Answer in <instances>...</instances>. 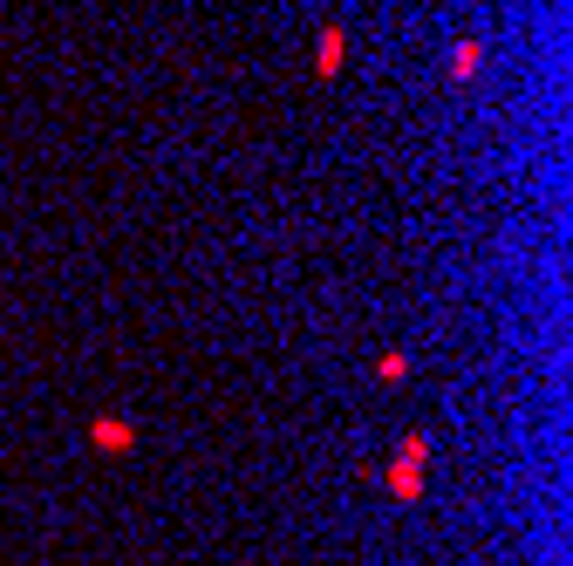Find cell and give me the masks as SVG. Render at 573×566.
I'll use <instances>...</instances> for the list:
<instances>
[{
  "label": "cell",
  "instance_id": "6da1fadb",
  "mask_svg": "<svg viewBox=\"0 0 573 566\" xmlns=\"http://www.w3.org/2000/svg\"><path fill=\"white\" fill-rule=\"evenodd\" d=\"M478 69H485V48H478V41H458V55H451V76L471 82Z\"/></svg>",
  "mask_w": 573,
  "mask_h": 566
},
{
  "label": "cell",
  "instance_id": "7a4b0ae2",
  "mask_svg": "<svg viewBox=\"0 0 573 566\" xmlns=\"http://www.w3.org/2000/svg\"><path fill=\"white\" fill-rule=\"evenodd\" d=\"M335 69H342V28L321 35V76H335Z\"/></svg>",
  "mask_w": 573,
  "mask_h": 566
}]
</instances>
